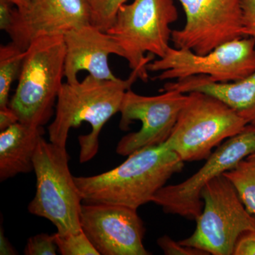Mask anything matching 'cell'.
Masks as SVG:
<instances>
[{
    "label": "cell",
    "instance_id": "14",
    "mask_svg": "<svg viewBox=\"0 0 255 255\" xmlns=\"http://www.w3.org/2000/svg\"><path fill=\"white\" fill-rule=\"evenodd\" d=\"M63 36L67 82L79 81L80 71L88 72L89 75L99 80H119L109 65V56L114 54L124 58V51L108 33L91 23L74 28Z\"/></svg>",
    "mask_w": 255,
    "mask_h": 255
},
{
    "label": "cell",
    "instance_id": "25",
    "mask_svg": "<svg viewBox=\"0 0 255 255\" xmlns=\"http://www.w3.org/2000/svg\"><path fill=\"white\" fill-rule=\"evenodd\" d=\"M10 0H0V29L8 33L12 25L15 9Z\"/></svg>",
    "mask_w": 255,
    "mask_h": 255
},
{
    "label": "cell",
    "instance_id": "21",
    "mask_svg": "<svg viewBox=\"0 0 255 255\" xmlns=\"http://www.w3.org/2000/svg\"><path fill=\"white\" fill-rule=\"evenodd\" d=\"M58 246L55 243V234L41 233L32 236L28 240L25 246V255H55Z\"/></svg>",
    "mask_w": 255,
    "mask_h": 255
},
{
    "label": "cell",
    "instance_id": "10",
    "mask_svg": "<svg viewBox=\"0 0 255 255\" xmlns=\"http://www.w3.org/2000/svg\"><path fill=\"white\" fill-rule=\"evenodd\" d=\"M186 16L172 31L174 48L205 55L221 45L245 37L243 0H178Z\"/></svg>",
    "mask_w": 255,
    "mask_h": 255
},
{
    "label": "cell",
    "instance_id": "1",
    "mask_svg": "<svg viewBox=\"0 0 255 255\" xmlns=\"http://www.w3.org/2000/svg\"><path fill=\"white\" fill-rule=\"evenodd\" d=\"M184 165V161L164 142L132 152L123 163L105 173L75 180L85 203L137 209L152 202L156 193Z\"/></svg>",
    "mask_w": 255,
    "mask_h": 255
},
{
    "label": "cell",
    "instance_id": "11",
    "mask_svg": "<svg viewBox=\"0 0 255 255\" xmlns=\"http://www.w3.org/2000/svg\"><path fill=\"white\" fill-rule=\"evenodd\" d=\"M157 96L138 95L128 90L124 95L119 127L127 130L135 121L141 122L137 132L124 135L117 145L119 155L128 156L135 151L167 141L173 130L187 95L170 90Z\"/></svg>",
    "mask_w": 255,
    "mask_h": 255
},
{
    "label": "cell",
    "instance_id": "19",
    "mask_svg": "<svg viewBox=\"0 0 255 255\" xmlns=\"http://www.w3.org/2000/svg\"><path fill=\"white\" fill-rule=\"evenodd\" d=\"M55 240L61 255H100L82 231L66 236L56 233Z\"/></svg>",
    "mask_w": 255,
    "mask_h": 255
},
{
    "label": "cell",
    "instance_id": "15",
    "mask_svg": "<svg viewBox=\"0 0 255 255\" xmlns=\"http://www.w3.org/2000/svg\"><path fill=\"white\" fill-rule=\"evenodd\" d=\"M174 90L189 93L200 92L216 97L236 112L248 124L255 125V71L249 76L231 82L210 81L205 75L168 82L161 92Z\"/></svg>",
    "mask_w": 255,
    "mask_h": 255
},
{
    "label": "cell",
    "instance_id": "9",
    "mask_svg": "<svg viewBox=\"0 0 255 255\" xmlns=\"http://www.w3.org/2000/svg\"><path fill=\"white\" fill-rule=\"evenodd\" d=\"M253 154L255 125L248 124L241 132L218 146L198 172L184 182L164 186L156 193L152 202L162 207L166 214L196 220L204 208L201 196L203 188Z\"/></svg>",
    "mask_w": 255,
    "mask_h": 255
},
{
    "label": "cell",
    "instance_id": "4",
    "mask_svg": "<svg viewBox=\"0 0 255 255\" xmlns=\"http://www.w3.org/2000/svg\"><path fill=\"white\" fill-rule=\"evenodd\" d=\"M178 17L173 0H133L120 6L106 32L123 50L129 68L146 82L147 64L167 53L173 31L171 25Z\"/></svg>",
    "mask_w": 255,
    "mask_h": 255
},
{
    "label": "cell",
    "instance_id": "16",
    "mask_svg": "<svg viewBox=\"0 0 255 255\" xmlns=\"http://www.w3.org/2000/svg\"><path fill=\"white\" fill-rule=\"evenodd\" d=\"M43 127L17 122L0 131V181L33 171V157Z\"/></svg>",
    "mask_w": 255,
    "mask_h": 255
},
{
    "label": "cell",
    "instance_id": "29",
    "mask_svg": "<svg viewBox=\"0 0 255 255\" xmlns=\"http://www.w3.org/2000/svg\"><path fill=\"white\" fill-rule=\"evenodd\" d=\"M89 1H90V4L92 5L94 4V3H95L96 1H97V0H88Z\"/></svg>",
    "mask_w": 255,
    "mask_h": 255
},
{
    "label": "cell",
    "instance_id": "17",
    "mask_svg": "<svg viewBox=\"0 0 255 255\" xmlns=\"http://www.w3.org/2000/svg\"><path fill=\"white\" fill-rule=\"evenodd\" d=\"M25 54L13 42L0 47V108L9 106L11 85L19 77Z\"/></svg>",
    "mask_w": 255,
    "mask_h": 255
},
{
    "label": "cell",
    "instance_id": "24",
    "mask_svg": "<svg viewBox=\"0 0 255 255\" xmlns=\"http://www.w3.org/2000/svg\"><path fill=\"white\" fill-rule=\"evenodd\" d=\"M233 255H255V230L247 231L240 236Z\"/></svg>",
    "mask_w": 255,
    "mask_h": 255
},
{
    "label": "cell",
    "instance_id": "8",
    "mask_svg": "<svg viewBox=\"0 0 255 255\" xmlns=\"http://www.w3.org/2000/svg\"><path fill=\"white\" fill-rule=\"evenodd\" d=\"M147 69L148 72H161L153 78L160 81L205 75L211 82H236L255 71V43L253 38L243 37L205 55L170 47L163 58L147 64Z\"/></svg>",
    "mask_w": 255,
    "mask_h": 255
},
{
    "label": "cell",
    "instance_id": "22",
    "mask_svg": "<svg viewBox=\"0 0 255 255\" xmlns=\"http://www.w3.org/2000/svg\"><path fill=\"white\" fill-rule=\"evenodd\" d=\"M159 248L166 255H209V253L197 248L183 246L179 241H173L168 236H163L157 241Z\"/></svg>",
    "mask_w": 255,
    "mask_h": 255
},
{
    "label": "cell",
    "instance_id": "3",
    "mask_svg": "<svg viewBox=\"0 0 255 255\" xmlns=\"http://www.w3.org/2000/svg\"><path fill=\"white\" fill-rule=\"evenodd\" d=\"M65 58L63 36L43 37L28 46L9 104L18 122L37 127L49 122L65 78Z\"/></svg>",
    "mask_w": 255,
    "mask_h": 255
},
{
    "label": "cell",
    "instance_id": "2",
    "mask_svg": "<svg viewBox=\"0 0 255 255\" xmlns=\"http://www.w3.org/2000/svg\"><path fill=\"white\" fill-rule=\"evenodd\" d=\"M137 79L138 73L132 71L126 80H99L88 75L81 82L63 83L55 105L54 120L48 127L49 141L66 147L70 129L87 122L92 130L78 137L80 162L91 160L98 152L104 126L120 112L126 92Z\"/></svg>",
    "mask_w": 255,
    "mask_h": 255
},
{
    "label": "cell",
    "instance_id": "12",
    "mask_svg": "<svg viewBox=\"0 0 255 255\" xmlns=\"http://www.w3.org/2000/svg\"><path fill=\"white\" fill-rule=\"evenodd\" d=\"M81 229L100 255H148L145 228L137 209L117 204L86 203L80 214Z\"/></svg>",
    "mask_w": 255,
    "mask_h": 255
},
{
    "label": "cell",
    "instance_id": "28",
    "mask_svg": "<svg viewBox=\"0 0 255 255\" xmlns=\"http://www.w3.org/2000/svg\"><path fill=\"white\" fill-rule=\"evenodd\" d=\"M10 1L14 4L15 7L17 9H21L28 4L29 0H10Z\"/></svg>",
    "mask_w": 255,
    "mask_h": 255
},
{
    "label": "cell",
    "instance_id": "20",
    "mask_svg": "<svg viewBox=\"0 0 255 255\" xmlns=\"http://www.w3.org/2000/svg\"><path fill=\"white\" fill-rule=\"evenodd\" d=\"M129 0H97L92 6V24L103 31L112 26L120 6Z\"/></svg>",
    "mask_w": 255,
    "mask_h": 255
},
{
    "label": "cell",
    "instance_id": "5",
    "mask_svg": "<svg viewBox=\"0 0 255 255\" xmlns=\"http://www.w3.org/2000/svg\"><path fill=\"white\" fill-rule=\"evenodd\" d=\"M66 147L40 138L34 157L33 171L36 190L30 202V214L50 221L61 236L82 231V198L68 166Z\"/></svg>",
    "mask_w": 255,
    "mask_h": 255
},
{
    "label": "cell",
    "instance_id": "27",
    "mask_svg": "<svg viewBox=\"0 0 255 255\" xmlns=\"http://www.w3.org/2000/svg\"><path fill=\"white\" fill-rule=\"evenodd\" d=\"M0 255H17L16 251L10 244L7 238L5 237L2 228L0 231Z\"/></svg>",
    "mask_w": 255,
    "mask_h": 255
},
{
    "label": "cell",
    "instance_id": "23",
    "mask_svg": "<svg viewBox=\"0 0 255 255\" xmlns=\"http://www.w3.org/2000/svg\"><path fill=\"white\" fill-rule=\"evenodd\" d=\"M243 25L245 37L255 43V0H243Z\"/></svg>",
    "mask_w": 255,
    "mask_h": 255
},
{
    "label": "cell",
    "instance_id": "7",
    "mask_svg": "<svg viewBox=\"0 0 255 255\" xmlns=\"http://www.w3.org/2000/svg\"><path fill=\"white\" fill-rule=\"evenodd\" d=\"M204 208L195 220V231L179 241L213 255H233L238 238L255 231V218L242 202L236 188L224 174L214 178L201 193Z\"/></svg>",
    "mask_w": 255,
    "mask_h": 255
},
{
    "label": "cell",
    "instance_id": "26",
    "mask_svg": "<svg viewBox=\"0 0 255 255\" xmlns=\"http://www.w3.org/2000/svg\"><path fill=\"white\" fill-rule=\"evenodd\" d=\"M17 122V116L9 106L4 108H0V131L6 130Z\"/></svg>",
    "mask_w": 255,
    "mask_h": 255
},
{
    "label": "cell",
    "instance_id": "18",
    "mask_svg": "<svg viewBox=\"0 0 255 255\" xmlns=\"http://www.w3.org/2000/svg\"><path fill=\"white\" fill-rule=\"evenodd\" d=\"M223 174L236 188L248 212L255 215V154L248 156L234 169Z\"/></svg>",
    "mask_w": 255,
    "mask_h": 255
},
{
    "label": "cell",
    "instance_id": "13",
    "mask_svg": "<svg viewBox=\"0 0 255 255\" xmlns=\"http://www.w3.org/2000/svg\"><path fill=\"white\" fill-rule=\"evenodd\" d=\"M92 22V6L88 0H29L21 9H15L7 34L11 42L26 50L38 38L64 36Z\"/></svg>",
    "mask_w": 255,
    "mask_h": 255
},
{
    "label": "cell",
    "instance_id": "6",
    "mask_svg": "<svg viewBox=\"0 0 255 255\" xmlns=\"http://www.w3.org/2000/svg\"><path fill=\"white\" fill-rule=\"evenodd\" d=\"M248 125L245 119L216 97L191 92L165 142L184 162L202 160L211 155L214 147Z\"/></svg>",
    "mask_w": 255,
    "mask_h": 255
}]
</instances>
